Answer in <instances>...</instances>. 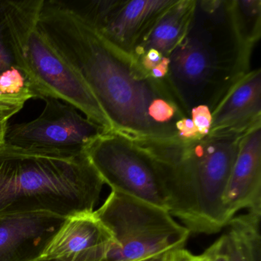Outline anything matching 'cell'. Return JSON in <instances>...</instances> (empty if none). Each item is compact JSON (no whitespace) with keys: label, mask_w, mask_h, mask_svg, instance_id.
<instances>
[{"label":"cell","mask_w":261,"mask_h":261,"mask_svg":"<svg viewBox=\"0 0 261 261\" xmlns=\"http://www.w3.org/2000/svg\"><path fill=\"white\" fill-rule=\"evenodd\" d=\"M189 117L193 122L201 138L207 137L212 126V111L205 105H197L189 111Z\"/></svg>","instance_id":"19"},{"label":"cell","mask_w":261,"mask_h":261,"mask_svg":"<svg viewBox=\"0 0 261 261\" xmlns=\"http://www.w3.org/2000/svg\"><path fill=\"white\" fill-rule=\"evenodd\" d=\"M261 124L260 69L237 79L212 110L208 135L244 134Z\"/></svg>","instance_id":"13"},{"label":"cell","mask_w":261,"mask_h":261,"mask_svg":"<svg viewBox=\"0 0 261 261\" xmlns=\"http://www.w3.org/2000/svg\"><path fill=\"white\" fill-rule=\"evenodd\" d=\"M16 114L11 111H0V147L5 144L6 134L9 126V120Z\"/></svg>","instance_id":"22"},{"label":"cell","mask_w":261,"mask_h":261,"mask_svg":"<svg viewBox=\"0 0 261 261\" xmlns=\"http://www.w3.org/2000/svg\"><path fill=\"white\" fill-rule=\"evenodd\" d=\"M105 184L168 211L164 177L154 155L138 140L114 131L99 134L85 146Z\"/></svg>","instance_id":"6"},{"label":"cell","mask_w":261,"mask_h":261,"mask_svg":"<svg viewBox=\"0 0 261 261\" xmlns=\"http://www.w3.org/2000/svg\"><path fill=\"white\" fill-rule=\"evenodd\" d=\"M114 244L94 212L76 215L67 219L36 261H107Z\"/></svg>","instance_id":"11"},{"label":"cell","mask_w":261,"mask_h":261,"mask_svg":"<svg viewBox=\"0 0 261 261\" xmlns=\"http://www.w3.org/2000/svg\"><path fill=\"white\" fill-rule=\"evenodd\" d=\"M244 134L194 140H138L158 162L168 212L197 233H218L229 224L222 199Z\"/></svg>","instance_id":"2"},{"label":"cell","mask_w":261,"mask_h":261,"mask_svg":"<svg viewBox=\"0 0 261 261\" xmlns=\"http://www.w3.org/2000/svg\"><path fill=\"white\" fill-rule=\"evenodd\" d=\"M5 0H0V73L15 67L13 56L7 39L6 25Z\"/></svg>","instance_id":"18"},{"label":"cell","mask_w":261,"mask_h":261,"mask_svg":"<svg viewBox=\"0 0 261 261\" xmlns=\"http://www.w3.org/2000/svg\"><path fill=\"white\" fill-rule=\"evenodd\" d=\"M175 0H97L73 5L107 41L126 54Z\"/></svg>","instance_id":"9"},{"label":"cell","mask_w":261,"mask_h":261,"mask_svg":"<svg viewBox=\"0 0 261 261\" xmlns=\"http://www.w3.org/2000/svg\"><path fill=\"white\" fill-rule=\"evenodd\" d=\"M201 254L205 261H229L223 235Z\"/></svg>","instance_id":"21"},{"label":"cell","mask_w":261,"mask_h":261,"mask_svg":"<svg viewBox=\"0 0 261 261\" xmlns=\"http://www.w3.org/2000/svg\"><path fill=\"white\" fill-rule=\"evenodd\" d=\"M222 203L229 222L242 209L261 211V124L241 140Z\"/></svg>","instance_id":"12"},{"label":"cell","mask_w":261,"mask_h":261,"mask_svg":"<svg viewBox=\"0 0 261 261\" xmlns=\"http://www.w3.org/2000/svg\"><path fill=\"white\" fill-rule=\"evenodd\" d=\"M39 27L92 91L113 131L138 140L178 139L177 123L187 116L169 88L107 41L72 4L43 0Z\"/></svg>","instance_id":"1"},{"label":"cell","mask_w":261,"mask_h":261,"mask_svg":"<svg viewBox=\"0 0 261 261\" xmlns=\"http://www.w3.org/2000/svg\"><path fill=\"white\" fill-rule=\"evenodd\" d=\"M196 0H175L157 19L134 48L136 57L148 50H155L169 58L187 36L196 10Z\"/></svg>","instance_id":"14"},{"label":"cell","mask_w":261,"mask_h":261,"mask_svg":"<svg viewBox=\"0 0 261 261\" xmlns=\"http://www.w3.org/2000/svg\"><path fill=\"white\" fill-rule=\"evenodd\" d=\"M261 211L233 217L224 234L229 261H261Z\"/></svg>","instance_id":"15"},{"label":"cell","mask_w":261,"mask_h":261,"mask_svg":"<svg viewBox=\"0 0 261 261\" xmlns=\"http://www.w3.org/2000/svg\"><path fill=\"white\" fill-rule=\"evenodd\" d=\"M35 97V94L29 88L19 94L10 95L0 94V111H11L17 114L28 100Z\"/></svg>","instance_id":"20"},{"label":"cell","mask_w":261,"mask_h":261,"mask_svg":"<svg viewBox=\"0 0 261 261\" xmlns=\"http://www.w3.org/2000/svg\"><path fill=\"white\" fill-rule=\"evenodd\" d=\"M229 13L241 55L247 63L255 44L260 37V0H230Z\"/></svg>","instance_id":"16"},{"label":"cell","mask_w":261,"mask_h":261,"mask_svg":"<svg viewBox=\"0 0 261 261\" xmlns=\"http://www.w3.org/2000/svg\"><path fill=\"white\" fill-rule=\"evenodd\" d=\"M175 250H165V251L154 253V254L131 261H173Z\"/></svg>","instance_id":"24"},{"label":"cell","mask_w":261,"mask_h":261,"mask_svg":"<svg viewBox=\"0 0 261 261\" xmlns=\"http://www.w3.org/2000/svg\"><path fill=\"white\" fill-rule=\"evenodd\" d=\"M173 261H205L202 254L195 255L185 248L178 249L174 253Z\"/></svg>","instance_id":"23"},{"label":"cell","mask_w":261,"mask_h":261,"mask_svg":"<svg viewBox=\"0 0 261 261\" xmlns=\"http://www.w3.org/2000/svg\"><path fill=\"white\" fill-rule=\"evenodd\" d=\"M45 106L37 118L7 128L5 144L24 149L76 155L99 134L107 132L77 109L51 97L42 98Z\"/></svg>","instance_id":"8"},{"label":"cell","mask_w":261,"mask_h":261,"mask_svg":"<svg viewBox=\"0 0 261 261\" xmlns=\"http://www.w3.org/2000/svg\"><path fill=\"white\" fill-rule=\"evenodd\" d=\"M105 184L85 152L76 155L0 147V216L93 213Z\"/></svg>","instance_id":"3"},{"label":"cell","mask_w":261,"mask_h":261,"mask_svg":"<svg viewBox=\"0 0 261 261\" xmlns=\"http://www.w3.org/2000/svg\"><path fill=\"white\" fill-rule=\"evenodd\" d=\"M68 218L46 212L0 216V261H36Z\"/></svg>","instance_id":"10"},{"label":"cell","mask_w":261,"mask_h":261,"mask_svg":"<svg viewBox=\"0 0 261 261\" xmlns=\"http://www.w3.org/2000/svg\"><path fill=\"white\" fill-rule=\"evenodd\" d=\"M42 2L5 0L7 39L15 67L23 74L36 98L63 100L105 131H113L92 91L39 28Z\"/></svg>","instance_id":"4"},{"label":"cell","mask_w":261,"mask_h":261,"mask_svg":"<svg viewBox=\"0 0 261 261\" xmlns=\"http://www.w3.org/2000/svg\"><path fill=\"white\" fill-rule=\"evenodd\" d=\"M203 34L204 37L193 19L187 36L169 57L166 84L189 117L192 95L197 102L198 96L201 97L212 88L216 105L229 87L244 74L224 65L221 51L211 44L212 40L206 37V31Z\"/></svg>","instance_id":"7"},{"label":"cell","mask_w":261,"mask_h":261,"mask_svg":"<svg viewBox=\"0 0 261 261\" xmlns=\"http://www.w3.org/2000/svg\"><path fill=\"white\" fill-rule=\"evenodd\" d=\"M94 214L114 238L107 261H131L184 248L190 235L166 209L114 191Z\"/></svg>","instance_id":"5"},{"label":"cell","mask_w":261,"mask_h":261,"mask_svg":"<svg viewBox=\"0 0 261 261\" xmlns=\"http://www.w3.org/2000/svg\"><path fill=\"white\" fill-rule=\"evenodd\" d=\"M27 88L29 87L23 74L16 67L0 73V94H19Z\"/></svg>","instance_id":"17"}]
</instances>
